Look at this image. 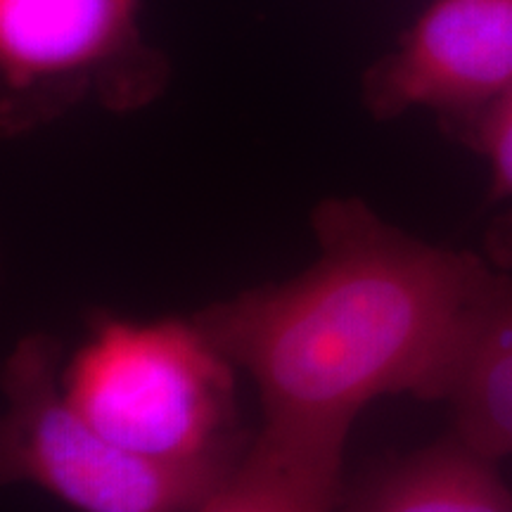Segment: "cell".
Segmentation results:
<instances>
[{"instance_id":"cell-1","label":"cell","mask_w":512,"mask_h":512,"mask_svg":"<svg viewBox=\"0 0 512 512\" xmlns=\"http://www.w3.org/2000/svg\"><path fill=\"white\" fill-rule=\"evenodd\" d=\"M316 261L197 311L259 389L266 422L351 430L380 396L446 401L494 283L486 254L432 245L358 197L311 214Z\"/></svg>"},{"instance_id":"cell-2","label":"cell","mask_w":512,"mask_h":512,"mask_svg":"<svg viewBox=\"0 0 512 512\" xmlns=\"http://www.w3.org/2000/svg\"><path fill=\"white\" fill-rule=\"evenodd\" d=\"M91 337L62 368V392L83 418L140 456L176 465L235 463V366L192 320L133 323L93 311Z\"/></svg>"},{"instance_id":"cell-3","label":"cell","mask_w":512,"mask_h":512,"mask_svg":"<svg viewBox=\"0 0 512 512\" xmlns=\"http://www.w3.org/2000/svg\"><path fill=\"white\" fill-rule=\"evenodd\" d=\"M62 344L24 335L3 363L0 475L79 512H192L235 463L176 465L112 441L62 392Z\"/></svg>"},{"instance_id":"cell-4","label":"cell","mask_w":512,"mask_h":512,"mask_svg":"<svg viewBox=\"0 0 512 512\" xmlns=\"http://www.w3.org/2000/svg\"><path fill=\"white\" fill-rule=\"evenodd\" d=\"M143 0H0V128L5 138L83 102L128 114L166 91L171 67L138 27Z\"/></svg>"},{"instance_id":"cell-5","label":"cell","mask_w":512,"mask_h":512,"mask_svg":"<svg viewBox=\"0 0 512 512\" xmlns=\"http://www.w3.org/2000/svg\"><path fill=\"white\" fill-rule=\"evenodd\" d=\"M510 86L512 0H432L394 53L370 64L361 100L380 121L427 107L444 131Z\"/></svg>"},{"instance_id":"cell-6","label":"cell","mask_w":512,"mask_h":512,"mask_svg":"<svg viewBox=\"0 0 512 512\" xmlns=\"http://www.w3.org/2000/svg\"><path fill=\"white\" fill-rule=\"evenodd\" d=\"M349 430L271 425L192 512H335Z\"/></svg>"},{"instance_id":"cell-7","label":"cell","mask_w":512,"mask_h":512,"mask_svg":"<svg viewBox=\"0 0 512 512\" xmlns=\"http://www.w3.org/2000/svg\"><path fill=\"white\" fill-rule=\"evenodd\" d=\"M484 254L494 283L444 403L453 432L501 463L512 456V211L491 221Z\"/></svg>"},{"instance_id":"cell-8","label":"cell","mask_w":512,"mask_h":512,"mask_svg":"<svg viewBox=\"0 0 512 512\" xmlns=\"http://www.w3.org/2000/svg\"><path fill=\"white\" fill-rule=\"evenodd\" d=\"M335 512H512V486L498 460L451 432L377 467Z\"/></svg>"},{"instance_id":"cell-9","label":"cell","mask_w":512,"mask_h":512,"mask_svg":"<svg viewBox=\"0 0 512 512\" xmlns=\"http://www.w3.org/2000/svg\"><path fill=\"white\" fill-rule=\"evenodd\" d=\"M444 133L486 159L491 169L489 202L512 197V86L470 119L444 128Z\"/></svg>"}]
</instances>
